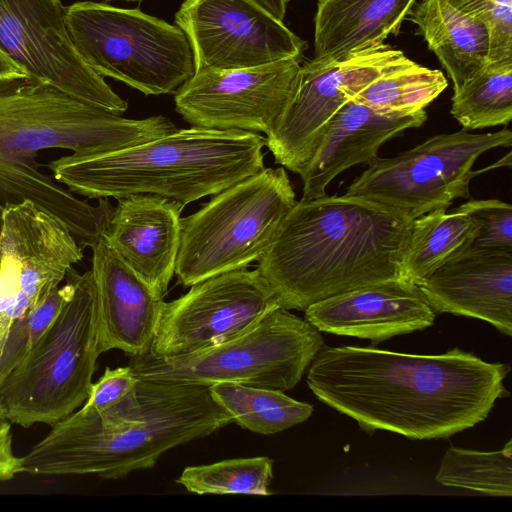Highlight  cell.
Returning a JSON list of instances; mask_svg holds the SVG:
<instances>
[{
    "instance_id": "obj_33",
    "label": "cell",
    "mask_w": 512,
    "mask_h": 512,
    "mask_svg": "<svg viewBox=\"0 0 512 512\" xmlns=\"http://www.w3.org/2000/svg\"><path fill=\"white\" fill-rule=\"evenodd\" d=\"M486 24L489 63L512 60V0H493Z\"/></svg>"
},
{
    "instance_id": "obj_27",
    "label": "cell",
    "mask_w": 512,
    "mask_h": 512,
    "mask_svg": "<svg viewBox=\"0 0 512 512\" xmlns=\"http://www.w3.org/2000/svg\"><path fill=\"white\" fill-rule=\"evenodd\" d=\"M447 85L440 70L410 60L379 76L352 99L384 113H411L424 109Z\"/></svg>"
},
{
    "instance_id": "obj_29",
    "label": "cell",
    "mask_w": 512,
    "mask_h": 512,
    "mask_svg": "<svg viewBox=\"0 0 512 512\" xmlns=\"http://www.w3.org/2000/svg\"><path fill=\"white\" fill-rule=\"evenodd\" d=\"M273 478V460L264 457L237 458L186 467L176 483L188 492L268 496Z\"/></svg>"
},
{
    "instance_id": "obj_13",
    "label": "cell",
    "mask_w": 512,
    "mask_h": 512,
    "mask_svg": "<svg viewBox=\"0 0 512 512\" xmlns=\"http://www.w3.org/2000/svg\"><path fill=\"white\" fill-rule=\"evenodd\" d=\"M162 302L149 352L192 353L234 338L280 307L258 269L241 268L200 281Z\"/></svg>"
},
{
    "instance_id": "obj_17",
    "label": "cell",
    "mask_w": 512,
    "mask_h": 512,
    "mask_svg": "<svg viewBox=\"0 0 512 512\" xmlns=\"http://www.w3.org/2000/svg\"><path fill=\"white\" fill-rule=\"evenodd\" d=\"M304 312L305 320L319 331L369 339L373 344L424 330L436 314L418 285L403 277L332 296Z\"/></svg>"
},
{
    "instance_id": "obj_37",
    "label": "cell",
    "mask_w": 512,
    "mask_h": 512,
    "mask_svg": "<svg viewBox=\"0 0 512 512\" xmlns=\"http://www.w3.org/2000/svg\"><path fill=\"white\" fill-rule=\"evenodd\" d=\"M273 17L283 21L286 14V3L283 0H252Z\"/></svg>"
},
{
    "instance_id": "obj_25",
    "label": "cell",
    "mask_w": 512,
    "mask_h": 512,
    "mask_svg": "<svg viewBox=\"0 0 512 512\" xmlns=\"http://www.w3.org/2000/svg\"><path fill=\"white\" fill-rule=\"evenodd\" d=\"M213 399L242 428L269 435L306 421L313 406L288 397L283 391L235 383L209 386Z\"/></svg>"
},
{
    "instance_id": "obj_19",
    "label": "cell",
    "mask_w": 512,
    "mask_h": 512,
    "mask_svg": "<svg viewBox=\"0 0 512 512\" xmlns=\"http://www.w3.org/2000/svg\"><path fill=\"white\" fill-rule=\"evenodd\" d=\"M418 287L435 313L477 318L512 335V251L468 249Z\"/></svg>"
},
{
    "instance_id": "obj_18",
    "label": "cell",
    "mask_w": 512,
    "mask_h": 512,
    "mask_svg": "<svg viewBox=\"0 0 512 512\" xmlns=\"http://www.w3.org/2000/svg\"><path fill=\"white\" fill-rule=\"evenodd\" d=\"M116 200L104 235L119 257L163 299L175 274L185 205L153 194Z\"/></svg>"
},
{
    "instance_id": "obj_7",
    "label": "cell",
    "mask_w": 512,
    "mask_h": 512,
    "mask_svg": "<svg viewBox=\"0 0 512 512\" xmlns=\"http://www.w3.org/2000/svg\"><path fill=\"white\" fill-rule=\"evenodd\" d=\"M296 203L282 166L264 168L213 195L197 212L181 218L178 282L192 286L258 261Z\"/></svg>"
},
{
    "instance_id": "obj_5",
    "label": "cell",
    "mask_w": 512,
    "mask_h": 512,
    "mask_svg": "<svg viewBox=\"0 0 512 512\" xmlns=\"http://www.w3.org/2000/svg\"><path fill=\"white\" fill-rule=\"evenodd\" d=\"M266 138L199 127L106 153H73L48 168L70 192L89 199L153 194L183 205L215 195L262 171Z\"/></svg>"
},
{
    "instance_id": "obj_39",
    "label": "cell",
    "mask_w": 512,
    "mask_h": 512,
    "mask_svg": "<svg viewBox=\"0 0 512 512\" xmlns=\"http://www.w3.org/2000/svg\"><path fill=\"white\" fill-rule=\"evenodd\" d=\"M4 207L0 205V234H1V231H2V226H3V213H4Z\"/></svg>"
},
{
    "instance_id": "obj_1",
    "label": "cell",
    "mask_w": 512,
    "mask_h": 512,
    "mask_svg": "<svg viewBox=\"0 0 512 512\" xmlns=\"http://www.w3.org/2000/svg\"><path fill=\"white\" fill-rule=\"evenodd\" d=\"M309 366L313 394L369 434L386 430L412 440L448 438L483 421L496 400L509 395L508 364L457 347L416 355L323 344Z\"/></svg>"
},
{
    "instance_id": "obj_36",
    "label": "cell",
    "mask_w": 512,
    "mask_h": 512,
    "mask_svg": "<svg viewBox=\"0 0 512 512\" xmlns=\"http://www.w3.org/2000/svg\"><path fill=\"white\" fill-rule=\"evenodd\" d=\"M28 78L26 74L0 51V83Z\"/></svg>"
},
{
    "instance_id": "obj_8",
    "label": "cell",
    "mask_w": 512,
    "mask_h": 512,
    "mask_svg": "<svg viewBox=\"0 0 512 512\" xmlns=\"http://www.w3.org/2000/svg\"><path fill=\"white\" fill-rule=\"evenodd\" d=\"M320 331L278 307L248 331L222 343L186 354L130 357L140 379L211 386L235 383L287 391L323 346Z\"/></svg>"
},
{
    "instance_id": "obj_15",
    "label": "cell",
    "mask_w": 512,
    "mask_h": 512,
    "mask_svg": "<svg viewBox=\"0 0 512 512\" xmlns=\"http://www.w3.org/2000/svg\"><path fill=\"white\" fill-rule=\"evenodd\" d=\"M175 23L192 48L195 73L302 58L306 43L252 0H184Z\"/></svg>"
},
{
    "instance_id": "obj_40",
    "label": "cell",
    "mask_w": 512,
    "mask_h": 512,
    "mask_svg": "<svg viewBox=\"0 0 512 512\" xmlns=\"http://www.w3.org/2000/svg\"><path fill=\"white\" fill-rule=\"evenodd\" d=\"M107 1H113V0H107ZM122 1H142V0H122Z\"/></svg>"
},
{
    "instance_id": "obj_4",
    "label": "cell",
    "mask_w": 512,
    "mask_h": 512,
    "mask_svg": "<svg viewBox=\"0 0 512 512\" xmlns=\"http://www.w3.org/2000/svg\"><path fill=\"white\" fill-rule=\"evenodd\" d=\"M232 422L208 386L139 378L121 403L101 413L79 408L51 426L21 457V473L119 479Z\"/></svg>"
},
{
    "instance_id": "obj_12",
    "label": "cell",
    "mask_w": 512,
    "mask_h": 512,
    "mask_svg": "<svg viewBox=\"0 0 512 512\" xmlns=\"http://www.w3.org/2000/svg\"><path fill=\"white\" fill-rule=\"evenodd\" d=\"M60 0H0V51L28 78L119 114L128 108L77 53Z\"/></svg>"
},
{
    "instance_id": "obj_6",
    "label": "cell",
    "mask_w": 512,
    "mask_h": 512,
    "mask_svg": "<svg viewBox=\"0 0 512 512\" xmlns=\"http://www.w3.org/2000/svg\"><path fill=\"white\" fill-rule=\"evenodd\" d=\"M100 354L93 273L76 271L70 298L0 384L6 420L53 426L76 411L89 397Z\"/></svg>"
},
{
    "instance_id": "obj_26",
    "label": "cell",
    "mask_w": 512,
    "mask_h": 512,
    "mask_svg": "<svg viewBox=\"0 0 512 512\" xmlns=\"http://www.w3.org/2000/svg\"><path fill=\"white\" fill-rule=\"evenodd\" d=\"M450 113L464 130L512 120V60L488 63L454 90Z\"/></svg>"
},
{
    "instance_id": "obj_34",
    "label": "cell",
    "mask_w": 512,
    "mask_h": 512,
    "mask_svg": "<svg viewBox=\"0 0 512 512\" xmlns=\"http://www.w3.org/2000/svg\"><path fill=\"white\" fill-rule=\"evenodd\" d=\"M21 473V457L13 452L11 423L0 421V482L13 479Z\"/></svg>"
},
{
    "instance_id": "obj_14",
    "label": "cell",
    "mask_w": 512,
    "mask_h": 512,
    "mask_svg": "<svg viewBox=\"0 0 512 512\" xmlns=\"http://www.w3.org/2000/svg\"><path fill=\"white\" fill-rule=\"evenodd\" d=\"M83 258L68 226L31 201L6 206L0 234V342Z\"/></svg>"
},
{
    "instance_id": "obj_11",
    "label": "cell",
    "mask_w": 512,
    "mask_h": 512,
    "mask_svg": "<svg viewBox=\"0 0 512 512\" xmlns=\"http://www.w3.org/2000/svg\"><path fill=\"white\" fill-rule=\"evenodd\" d=\"M409 61L385 43L342 60L301 65L297 89L265 137L275 162L300 174L335 112L379 76Z\"/></svg>"
},
{
    "instance_id": "obj_10",
    "label": "cell",
    "mask_w": 512,
    "mask_h": 512,
    "mask_svg": "<svg viewBox=\"0 0 512 512\" xmlns=\"http://www.w3.org/2000/svg\"><path fill=\"white\" fill-rule=\"evenodd\" d=\"M512 132L438 134L390 158L375 157L344 193L397 210L414 220L470 196L477 158L497 147L510 148Z\"/></svg>"
},
{
    "instance_id": "obj_21",
    "label": "cell",
    "mask_w": 512,
    "mask_h": 512,
    "mask_svg": "<svg viewBox=\"0 0 512 512\" xmlns=\"http://www.w3.org/2000/svg\"><path fill=\"white\" fill-rule=\"evenodd\" d=\"M427 119L425 109L411 113H384L354 99L342 105L328 121L319 144L299 174L303 181L300 200L326 195L328 184L344 170L368 164L381 145Z\"/></svg>"
},
{
    "instance_id": "obj_32",
    "label": "cell",
    "mask_w": 512,
    "mask_h": 512,
    "mask_svg": "<svg viewBox=\"0 0 512 512\" xmlns=\"http://www.w3.org/2000/svg\"><path fill=\"white\" fill-rule=\"evenodd\" d=\"M138 381L129 365L116 369L107 367L98 381L92 384L89 397L80 409L92 413L104 412L132 394Z\"/></svg>"
},
{
    "instance_id": "obj_35",
    "label": "cell",
    "mask_w": 512,
    "mask_h": 512,
    "mask_svg": "<svg viewBox=\"0 0 512 512\" xmlns=\"http://www.w3.org/2000/svg\"><path fill=\"white\" fill-rule=\"evenodd\" d=\"M456 10L487 22L493 0H445ZM487 25V24H486Z\"/></svg>"
},
{
    "instance_id": "obj_28",
    "label": "cell",
    "mask_w": 512,
    "mask_h": 512,
    "mask_svg": "<svg viewBox=\"0 0 512 512\" xmlns=\"http://www.w3.org/2000/svg\"><path fill=\"white\" fill-rule=\"evenodd\" d=\"M512 441L499 451L449 448L436 481L444 486L470 489L492 496H512Z\"/></svg>"
},
{
    "instance_id": "obj_30",
    "label": "cell",
    "mask_w": 512,
    "mask_h": 512,
    "mask_svg": "<svg viewBox=\"0 0 512 512\" xmlns=\"http://www.w3.org/2000/svg\"><path fill=\"white\" fill-rule=\"evenodd\" d=\"M75 274L76 271L71 268L64 286L53 289L39 304L11 325L0 342V384L23 360L70 298L75 287Z\"/></svg>"
},
{
    "instance_id": "obj_9",
    "label": "cell",
    "mask_w": 512,
    "mask_h": 512,
    "mask_svg": "<svg viewBox=\"0 0 512 512\" xmlns=\"http://www.w3.org/2000/svg\"><path fill=\"white\" fill-rule=\"evenodd\" d=\"M65 21L77 53L93 71L145 95L175 93L195 73L185 33L140 10L76 2L65 8Z\"/></svg>"
},
{
    "instance_id": "obj_23",
    "label": "cell",
    "mask_w": 512,
    "mask_h": 512,
    "mask_svg": "<svg viewBox=\"0 0 512 512\" xmlns=\"http://www.w3.org/2000/svg\"><path fill=\"white\" fill-rule=\"evenodd\" d=\"M447 71L454 90L489 63L486 23L456 10L445 0L416 2L407 18Z\"/></svg>"
},
{
    "instance_id": "obj_24",
    "label": "cell",
    "mask_w": 512,
    "mask_h": 512,
    "mask_svg": "<svg viewBox=\"0 0 512 512\" xmlns=\"http://www.w3.org/2000/svg\"><path fill=\"white\" fill-rule=\"evenodd\" d=\"M479 231L475 219L458 207L436 209L413 220L401 264V277L419 285L451 259L468 250Z\"/></svg>"
},
{
    "instance_id": "obj_38",
    "label": "cell",
    "mask_w": 512,
    "mask_h": 512,
    "mask_svg": "<svg viewBox=\"0 0 512 512\" xmlns=\"http://www.w3.org/2000/svg\"><path fill=\"white\" fill-rule=\"evenodd\" d=\"M6 420V411L4 408V405L2 403V400L0 399V421Z\"/></svg>"
},
{
    "instance_id": "obj_22",
    "label": "cell",
    "mask_w": 512,
    "mask_h": 512,
    "mask_svg": "<svg viewBox=\"0 0 512 512\" xmlns=\"http://www.w3.org/2000/svg\"><path fill=\"white\" fill-rule=\"evenodd\" d=\"M416 0H318L314 18V58L342 60L385 44L397 35Z\"/></svg>"
},
{
    "instance_id": "obj_3",
    "label": "cell",
    "mask_w": 512,
    "mask_h": 512,
    "mask_svg": "<svg viewBox=\"0 0 512 512\" xmlns=\"http://www.w3.org/2000/svg\"><path fill=\"white\" fill-rule=\"evenodd\" d=\"M413 220L346 196L299 200L282 220L258 270L280 307L310 305L401 277Z\"/></svg>"
},
{
    "instance_id": "obj_31",
    "label": "cell",
    "mask_w": 512,
    "mask_h": 512,
    "mask_svg": "<svg viewBox=\"0 0 512 512\" xmlns=\"http://www.w3.org/2000/svg\"><path fill=\"white\" fill-rule=\"evenodd\" d=\"M479 224L469 249L512 251V206L498 199H471L458 207Z\"/></svg>"
},
{
    "instance_id": "obj_2",
    "label": "cell",
    "mask_w": 512,
    "mask_h": 512,
    "mask_svg": "<svg viewBox=\"0 0 512 512\" xmlns=\"http://www.w3.org/2000/svg\"><path fill=\"white\" fill-rule=\"evenodd\" d=\"M177 130L167 117L128 119L30 78L0 83V205L31 201L60 218L83 246L106 232L115 207L93 206L39 171L38 152L106 153Z\"/></svg>"
},
{
    "instance_id": "obj_41",
    "label": "cell",
    "mask_w": 512,
    "mask_h": 512,
    "mask_svg": "<svg viewBox=\"0 0 512 512\" xmlns=\"http://www.w3.org/2000/svg\"><path fill=\"white\" fill-rule=\"evenodd\" d=\"M283 1L287 4V3H288V2H290L291 0H283Z\"/></svg>"
},
{
    "instance_id": "obj_20",
    "label": "cell",
    "mask_w": 512,
    "mask_h": 512,
    "mask_svg": "<svg viewBox=\"0 0 512 512\" xmlns=\"http://www.w3.org/2000/svg\"><path fill=\"white\" fill-rule=\"evenodd\" d=\"M91 248L101 354L112 349L130 357L146 354L163 299L119 257L104 234Z\"/></svg>"
},
{
    "instance_id": "obj_16",
    "label": "cell",
    "mask_w": 512,
    "mask_h": 512,
    "mask_svg": "<svg viewBox=\"0 0 512 512\" xmlns=\"http://www.w3.org/2000/svg\"><path fill=\"white\" fill-rule=\"evenodd\" d=\"M301 60L194 73L175 92V109L192 127L267 135L297 89Z\"/></svg>"
}]
</instances>
